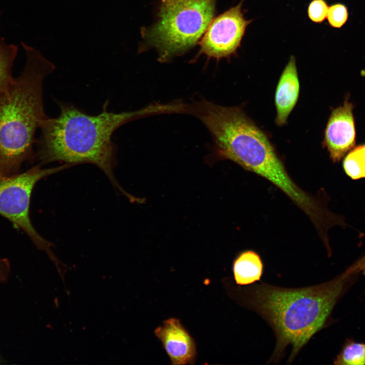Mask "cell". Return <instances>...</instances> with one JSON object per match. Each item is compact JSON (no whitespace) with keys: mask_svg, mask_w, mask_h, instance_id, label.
<instances>
[{"mask_svg":"<svg viewBox=\"0 0 365 365\" xmlns=\"http://www.w3.org/2000/svg\"><path fill=\"white\" fill-rule=\"evenodd\" d=\"M17 51V46L0 40V93L7 89L14 79L12 67Z\"/></svg>","mask_w":365,"mask_h":365,"instance_id":"cell-12","label":"cell"},{"mask_svg":"<svg viewBox=\"0 0 365 365\" xmlns=\"http://www.w3.org/2000/svg\"><path fill=\"white\" fill-rule=\"evenodd\" d=\"M243 1L211 21L200 42L202 53L219 59L236 51L247 27L252 22L244 18L242 11Z\"/></svg>","mask_w":365,"mask_h":365,"instance_id":"cell-7","label":"cell"},{"mask_svg":"<svg viewBox=\"0 0 365 365\" xmlns=\"http://www.w3.org/2000/svg\"><path fill=\"white\" fill-rule=\"evenodd\" d=\"M365 270V254L356 260L343 273L348 276H351Z\"/></svg>","mask_w":365,"mask_h":365,"instance_id":"cell-17","label":"cell"},{"mask_svg":"<svg viewBox=\"0 0 365 365\" xmlns=\"http://www.w3.org/2000/svg\"><path fill=\"white\" fill-rule=\"evenodd\" d=\"M232 269L236 283L246 286L260 281L264 273V265L258 252L246 250L236 257Z\"/></svg>","mask_w":365,"mask_h":365,"instance_id":"cell-11","label":"cell"},{"mask_svg":"<svg viewBox=\"0 0 365 365\" xmlns=\"http://www.w3.org/2000/svg\"><path fill=\"white\" fill-rule=\"evenodd\" d=\"M72 164L43 168L34 166L26 171L0 178V215L24 232L40 249L50 251L51 245L32 225L29 216L30 198L35 185L40 179L68 168Z\"/></svg>","mask_w":365,"mask_h":365,"instance_id":"cell-6","label":"cell"},{"mask_svg":"<svg viewBox=\"0 0 365 365\" xmlns=\"http://www.w3.org/2000/svg\"><path fill=\"white\" fill-rule=\"evenodd\" d=\"M154 334L161 342L172 364L194 363L196 355L195 342L178 319L165 320L156 328Z\"/></svg>","mask_w":365,"mask_h":365,"instance_id":"cell-9","label":"cell"},{"mask_svg":"<svg viewBox=\"0 0 365 365\" xmlns=\"http://www.w3.org/2000/svg\"><path fill=\"white\" fill-rule=\"evenodd\" d=\"M299 92L300 83L296 59L291 56L280 77L275 91V122L278 126H283L286 123L289 114L297 102Z\"/></svg>","mask_w":365,"mask_h":365,"instance_id":"cell-10","label":"cell"},{"mask_svg":"<svg viewBox=\"0 0 365 365\" xmlns=\"http://www.w3.org/2000/svg\"><path fill=\"white\" fill-rule=\"evenodd\" d=\"M57 103L58 116L47 117L40 127L35 157L41 163L58 161L73 165L94 164L103 171L117 189L130 200H134L115 177L117 146L112 136L128 122L152 114H163L164 105L157 104L135 111L114 113L107 111L106 102L102 112L91 115L71 104L61 101Z\"/></svg>","mask_w":365,"mask_h":365,"instance_id":"cell-1","label":"cell"},{"mask_svg":"<svg viewBox=\"0 0 365 365\" xmlns=\"http://www.w3.org/2000/svg\"><path fill=\"white\" fill-rule=\"evenodd\" d=\"M350 278L343 272L326 282L288 288L263 282L241 287V304L259 314L271 326L276 338L268 362H279L288 346L287 363L325 325Z\"/></svg>","mask_w":365,"mask_h":365,"instance_id":"cell-2","label":"cell"},{"mask_svg":"<svg viewBox=\"0 0 365 365\" xmlns=\"http://www.w3.org/2000/svg\"><path fill=\"white\" fill-rule=\"evenodd\" d=\"M337 365L365 364V343L348 341L334 359Z\"/></svg>","mask_w":365,"mask_h":365,"instance_id":"cell-14","label":"cell"},{"mask_svg":"<svg viewBox=\"0 0 365 365\" xmlns=\"http://www.w3.org/2000/svg\"><path fill=\"white\" fill-rule=\"evenodd\" d=\"M354 105L347 94L342 105L334 108L326 124L323 145L334 163H338L355 145L356 131Z\"/></svg>","mask_w":365,"mask_h":365,"instance_id":"cell-8","label":"cell"},{"mask_svg":"<svg viewBox=\"0 0 365 365\" xmlns=\"http://www.w3.org/2000/svg\"><path fill=\"white\" fill-rule=\"evenodd\" d=\"M188 111L206 126L221 158L271 183L283 177L286 169L273 145L240 107L218 105L203 100L188 106Z\"/></svg>","mask_w":365,"mask_h":365,"instance_id":"cell-4","label":"cell"},{"mask_svg":"<svg viewBox=\"0 0 365 365\" xmlns=\"http://www.w3.org/2000/svg\"><path fill=\"white\" fill-rule=\"evenodd\" d=\"M10 273V264L8 259H0V284L8 280Z\"/></svg>","mask_w":365,"mask_h":365,"instance_id":"cell-18","label":"cell"},{"mask_svg":"<svg viewBox=\"0 0 365 365\" xmlns=\"http://www.w3.org/2000/svg\"><path fill=\"white\" fill-rule=\"evenodd\" d=\"M328 8L324 0H312L307 9L309 18L315 23H321L326 18Z\"/></svg>","mask_w":365,"mask_h":365,"instance_id":"cell-16","label":"cell"},{"mask_svg":"<svg viewBox=\"0 0 365 365\" xmlns=\"http://www.w3.org/2000/svg\"><path fill=\"white\" fill-rule=\"evenodd\" d=\"M26 62L21 74L0 93V178L20 173L35 156V134L46 115L43 84L56 66L21 42Z\"/></svg>","mask_w":365,"mask_h":365,"instance_id":"cell-3","label":"cell"},{"mask_svg":"<svg viewBox=\"0 0 365 365\" xmlns=\"http://www.w3.org/2000/svg\"><path fill=\"white\" fill-rule=\"evenodd\" d=\"M362 272H363V274H364L365 275V270H363V271H362Z\"/></svg>","mask_w":365,"mask_h":365,"instance_id":"cell-19","label":"cell"},{"mask_svg":"<svg viewBox=\"0 0 365 365\" xmlns=\"http://www.w3.org/2000/svg\"><path fill=\"white\" fill-rule=\"evenodd\" d=\"M215 0H163L157 23L143 33L166 61L193 47L211 21Z\"/></svg>","mask_w":365,"mask_h":365,"instance_id":"cell-5","label":"cell"},{"mask_svg":"<svg viewBox=\"0 0 365 365\" xmlns=\"http://www.w3.org/2000/svg\"><path fill=\"white\" fill-rule=\"evenodd\" d=\"M346 174L353 179L365 177V144L353 148L343 163Z\"/></svg>","mask_w":365,"mask_h":365,"instance_id":"cell-13","label":"cell"},{"mask_svg":"<svg viewBox=\"0 0 365 365\" xmlns=\"http://www.w3.org/2000/svg\"><path fill=\"white\" fill-rule=\"evenodd\" d=\"M348 16L346 7L342 4H335L328 8L326 18L331 26L340 28L347 21Z\"/></svg>","mask_w":365,"mask_h":365,"instance_id":"cell-15","label":"cell"}]
</instances>
